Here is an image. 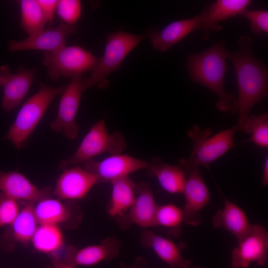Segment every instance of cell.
<instances>
[{"instance_id": "1", "label": "cell", "mask_w": 268, "mask_h": 268, "mask_svg": "<svg viewBox=\"0 0 268 268\" xmlns=\"http://www.w3.org/2000/svg\"><path fill=\"white\" fill-rule=\"evenodd\" d=\"M253 44L251 37L243 35L238 40L237 50L226 51V58L233 64L237 80V125L240 131L253 107L268 95V69L263 60L254 55Z\"/></svg>"}, {"instance_id": "2", "label": "cell", "mask_w": 268, "mask_h": 268, "mask_svg": "<svg viewBox=\"0 0 268 268\" xmlns=\"http://www.w3.org/2000/svg\"><path fill=\"white\" fill-rule=\"evenodd\" d=\"M227 49L224 40H221L201 53L189 54L186 67L191 82L204 86L216 95L218 110L237 113V97L227 92L224 87Z\"/></svg>"}, {"instance_id": "3", "label": "cell", "mask_w": 268, "mask_h": 268, "mask_svg": "<svg viewBox=\"0 0 268 268\" xmlns=\"http://www.w3.org/2000/svg\"><path fill=\"white\" fill-rule=\"evenodd\" d=\"M238 130L236 124L211 136L212 132L210 128L201 130L198 125H194L186 134L193 143L190 156L187 159H180L178 166L187 174L201 166L209 170L212 163L235 146L234 135Z\"/></svg>"}, {"instance_id": "4", "label": "cell", "mask_w": 268, "mask_h": 268, "mask_svg": "<svg viewBox=\"0 0 268 268\" xmlns=\"http://www.w3.org/2000/svg\"><path fill=\"white\" fill-rule=\"evenodd\" d=\"M66 85L52 87L41 84L38 91L22 105L4 138L17 149H20L34 131L48 107L62 95Z\"/></svg>"}, {"instance_id": "5", "label": "cell", "mask_w": 268, "mask_h": 268, "mask_svg": "<svg viewBox=\"0 0 268 268\" xmlns=\"http://www.w3.org/2000/svg\"><path fill=\"white\" fill-rule=\"evenodd\" d=\"M145 37L122 31L109 33L103 55L99 58L90 77L83 79L85 90L94 86L106 88L109 84V75L120 68L128 55Z\"/></svg>"}, {"instance_id": "6", "label": "cell", "mask_w": 268, "mask_h": 268, "mask_svg": "<svg viewBox=\"0 0 268 268\" xmlns=\"http://www.w3.org/2000/svg\"><path fill=\"white\" fill-rule=\"evenodd\" d=\"M126 146L122 133L119 131L109 132L104 120L102 119L93 125L75 152L61 161L60 168L65 170L104 153H122Z\"/></svg>"}, {"instance_id": "7", "label": "cell", "mask_w": 268, "mask_h": 268, "mask_svg": "<svg viewBox=\"0 0 268 268\" xmlns=\"http://www.w3.org/2000/svg\"><path fill=\"white\" fill-rule=\"evenodd\" d=\"M99 58L77 45L65 46L53 52H46L42 59L49 76L53 79L68 77L92 70Z\"/></svg>"}, {"instance_id": "8", "label": "cell", "mask_w": 268, "mask_h": 268, "mask_svg": "<svg viewBox=\"0 0 268 268\" xmlns=\"http://www.w3.org/2000/svg\"><path fill=\"white\" fill-rule=\"evenodd\" d=\"M85 90L81 75L72 77L62 94L57 117L50 124L52 130L62 133L70 140L76 139L78 134L79 127L75 119Z\"/></svg>"}, {"instance_id": "9", "label": "cell", "mask_w": 268, "mask_h": 268, "mask_svg": "<svg viewBox=\"0 0 268 268\" xmlns=\"http://www.w3.org/2000/svg\"><path fill=\"white\" fill-rule=\"evenodd\" d=\"M238 242L231 254L233 268H247L253 263L261 266L266 264L268 259V233L265 227L253 224L250 231Z\"/></svg>"}, {"instance_id": "10", "label": "cell", "mask_w": 268, "mask_h": 268, "mask_svg": "<svg viewBox=\"0 0 268 268\" xmlns=\"http://www.w3.org/2000/svg\"><path fill=\"white\" fill-rule=\"evenodd\" d=\"M99 183H112L140 170L147 169L148 162L127 154H117L100 161L91 159L82 163Z\"/></svg>"}, {"instance_id": "11", "label": "cell", "mask_w": 268, "mask_h": 268, "mask_svg": "<svg viewBox=\"0 0 268 268\" xmlns=\"http://www.w3.org/2000/svg\"><path fill=\"white\" fill-rule=\"evenodd\" d=\"M97 183L92 173L75 166L64 170L57 180L53 194L61 200H79L84 198Z\"/></svg>"}, {"instance_id": "12", "label": "cell", "mask_w": 268, "mask_h": 268, "mask_svg": "<svg viewBox=\"0 0 268 268\" xmlns=\"http://www.w3.org/2000/svg\"><path fill=\"white\" fill-rule=\"evenodd\" d=\"M75 31L74 25L62 22L57 27L44 29L22 40H10L8 49L10 52L40 50L53 52L66 46L67 36Z\"/></svg>"}, {"instance_id": "13", "label": "cell", "mask_w": 268, "mask_h": 268, "mask_svg": "<svg viewBox=\"0 0 268 268\" xmlns=\"http://www.w3.org/2000/svg\"><path fill=\"white\" fill-rule=\"evenodd\" d=\"M188 175L182 193L185 201L182 209L184 222L196 226L200 222V211L210 201L211 197L200 168L194 169Z\"/></svg>"}, {"instance_id": "14", "label": "cell", "mask_w": 268, "mask_h": 268, "mask_svg": "<svg viewBox=\"0 0 268 268\" xmlns=\"http://www.w3.org/2000/svg\"><path fill=\"white\" fill-rule=\"evenodd\" d=\"M121 243L114 236L103 239L98 244L80 249L70 247L64 261L74 267H89L117 257L120 252Z\"/></svg>"}, {"instance_id": "15", "label": "cell", "mask_w": 268, "mask_h": 268, "mask_svg": "<svg viewBox=\"0 0 268 268\" xmlns=\"http://www.w3.org/2000/svg\"><path fill=\"white\" fill-rule=\"evenodd\" d=\"M252 3L251 0H217L206 5L198 28L203 32V38L207 39L210 33L222 30L221 21L240 15Z\"/></svg>"}, {"instance_id": "16", "label": "cell", "mask_w": 268, "mask_h": 268, "mask_svg": "<svg viewBox=\"0 0 268 268\" xmlns=\"http://www.w3.org/2000/svg\"><path fill=\"white\" fill-rule=\"evenodd\" d=\"M202 16L201 10L193 17L174 21L161 30H153L147 36L149 37L153 48L165 53L191 32L198 29Z\"/></svg>"}, {"instance_id": "17", "label": "cell", "mask_w": 268, "mask_h": 268, "mask_svg": "<svg viewBox=\"0 0 268 268\" xmlns=\"http://www.w3.org/2000/svg\"><path fill=\"white\" fill-rule=\"evenodd\" d=\"M0 191L17 201L34 202L49 197L51 189H41L17 171H0Z\"/></svg>"}, {"instance_id": "18", "label": "cell", "mask_w": 268, "mask_h": 268, "mask_svg": "<svg viewBox=\"0 0 268 268\" xmlns=\"http://www.w3.org/2000/svg\"><path fill=\"white\" fill-rule=\"evenodd\" d=\"M0 69L4 76L1 106L3 110L9 112L18 106L26 95L33 81L35 69L22 68L14 73H10L6 66L1 67Z\"/></svg>"}, {"instance_id": "19", "label": "cell", "mask_w": 268, "mask_h": 268, "mask_svg": "<svg viewBox=\"0 0 268 268\" xmlns=\"http://www.w3.org/2000/svg\"><path fill=\"white\" fill-rule=\"evenodd\" d=\"M158 206L150 186L140 182L136 184L135 200L126 214L128 221L144 229L155 227Z\"/></svg>"}, {"instance_id": "20", "label": "cell", "mask_w": 268, "mask_h": 268, "mask_svg": "<svg viewBox=\"0 0 268 268\" xmlns=\"http://www.w3.org/2000/svg\"><path fill=\"white\" fill-rule=\"evenodd\" d=\"M142 246L152 250L168 268H193L191 262L182 255V249L171 240L145 230L141 235Z\"/></svg>"}, {"instance_id": "21", "label": "cell", "mask_w": 268, "mask_h": 268, "mask_svg": "<svg viewBox=\"0 0 268 268\" xmlns=\"http://www.w3.org/2000/svg\"><path fill=\"white\" fill-rule=\"evenodd\" d=\"M219 190L224 200V206L214 214L212 223L215 228H222L228 231L238 241L250 231L253 224L249 222L245 211L229 201L219 189Z\"/></svg>"}, {"instance_id": "22", "label": "cell", "mask_w": 268, "mask_h": 268, "mask_svg": "<svg viewBox=\"0 0 268 268\" xmlns=\"http://www.w3.org/2000/svg\"><path fill=\"white\" fill-rule=\"evenodd\" d=\"M148 163L149 173L156 178L164 191L170 194H182L187 178L179 166L165 163L158 157Z\"/></svg>"}, {"instance_id": "23", "label": "cell", "mask_w": 268, "mask_h": 268, "mask_svg": "<svg viewBox=\"0 0 268 268\" xmlns=\"http://www.w3.org/2000/svg\"><path fill=\"white\" fill-rule=\"evenodd\" d=\"M111 184L112 188L108 213L112 217H124L134 201L136 184L129 176L117 179Z\"/></svg>"}, {"instance_id": "24", "label": "cell", "mask_w": 268, "mask_h": 268, "mask_svg": "<svg viewBox=\"0 0 268 268\" xmlns=\"http://www.w3.org/2000/svg\"><path fill=\"white\" fill-rule=\"evenodd\" d=\"M30 243L37 252L55 257L63 249L65 239L60 226L39 224Z\"/></svg>"}, {"instance_id": "25", "label": "cell", "mask_w": 268, "mask_h": 268, "mask_svg": "<svg viewBox=\"0 0 268 268\" xmlns=\"http://www.w3.org/2000/svg\"><path fill=\"white\" fill-rule=\"evenodd\" d=\"M34 204V211L39 224L60 225L69 221L72 212L59 199L45 198Z\"/></svg>"}, {"instance_id": "26", "label": "cell", "mask_w": 268, "mask_h": 268, "mask_svg": "<svg viewBox=\"0 0 268 268\" xmlns=\"http://www.w3.org/2000/svg\"><path fill=\"white\" fill-rule=\"evenodd\" d=\"M39 225L34 202H26L9 227L13 239L18 243L26 244L30 243Z\"/></svg>"}, {"instance_id": "27", "label": "cell", "mask_w": 268, "mask_h": 268, "mask_svg": "<svg viewBox=\"0 0 268 268\" xmlns=\"http://www.w3.org/2000/svg\"><path fill=\"white\" fill-rule=\"evenodd\" d=\"M19 3L21 24L28 36L43 30L47 23L37 0H22Z\"/></svg>"}, {"instance_id": "28", "label": "cell", "mask_w": 268, "mask_h": 268, "mask_svg": "<svg viewBox=\"0 0 268 268\" xmlns=\"http://www.w3.org/2000/svg\"><path fill=\"white\" fill-rule=\"evenodd\" d=\"M241 131L251 134L246 141L264 148L268 147V113L249 115L244 122Z\"/></svg>"}, {"instance_id": "29", "label": "cell", "mask_w": 268, "mask_h": 268, "mask_svg": "<svg viewBox=\"0 0 268 268\" xmlns=\"http://www.w3.org/2000/svg\"><path fill=\"white\" fill-rule=\"evenodd\" d=\"M184 222L182 208L173 203L158 206L155 218V226H162L178 232Z\"/></svg>"}, {"instance_id": "30", "label": "cell", "mask_w": 268, "mask_h": 268, "mask_svg": "<svg viewBox=\"0 0 268 268\" xmlns=\"http://www.w3.org/2000/svg\"><path fill=\"white\" fill-rule=\"evenodd\" d=\"M81 2L79 0H58L57 10L63 23L74 25L81 14Z\"/></svg>"}, {"instance_id": "31", "label": "cell", "mask_w": 268, "mask_h": 268, "mask_svg": "<svg viewBox=\"0 0 268 268\" xmlns=\"http://www.w3.org/2000/svg\"><path fill=\"white\" fill-rule=\"evenodd\" d=\"M250 23L251 32L257 35L268 33V11L264 9L246 8L240 14Z\"/></svg>"}, {"instance_id": "32", "label": "cell", "mask_w": 268, "mask_h": 268, "mask_svg": "<svg viewBox=\"0 0 268 268\" xmlns=\"http://www.w3.org/2000/svg\"><path fill=\"white\" fill-rule=\"evenodd\" d=\"M20 208L18 201L0 192V228L10 226Z\"/></svg>"}, {"instance_id": "33", "label": "cell", "mask_w": 268, "mask_h": 268, "mask_svg": "<svg viewBox=\"0 0 268 268\" xmlns=\"http://www.w3.org/2000/svg\"><path fill=\"white\" fill-rule=\"evenodd\" d=\"M38 4L41 9L46 23L52 24L58 0H38Z\"/></svg>"}, {"instance_id": "34", "label": "cell", "mask_w": 268, "mask_h": 268, "mask_svg": "<svg viewBox=\"0 0 268 268\" xmlns=\"http://www.w3.org/2000/svg\"><path fill=\"white\" fill-rule=\"evenodd\" d=\"M52 262L54 268H75L71 265L56 257L53 258Z\"/></svg>"}, {"instance_id": "35", "label": "cell", "mask_w": 268, "mask_h": 268, "mask_svg": "<svg viewBox=\"0 0 268 268\" xmlns=\"http://www.w3.org/2000/svg\"><path fill=\"white\" fill-rule=\"evenodd\" d=\"M263 186H268V158L266 157L264 162V165L263 170L262 178L261 181Z\"/></svg>"}, {"instance_id": "36", "label": "cell", "mask_w": 268, "mask_h": 268, "mask_svg": "<svg viewBox=\"0 0 268 268\" xmlns=\"http://www.w3.org/2000/svg\"><path fill=\"white\" fill-rule=\"evenodd\" d=\"M4 79L3 74L0 69V85H2Z\"/></svg>"}, {"instance_id": "37", "label": "cell", "mask_w": 268, "mask_h": 268, "mask_svg": "<svg viewBox=\"0 0 268 268\" xmlns=\"http://www.w3.org/2000/svg\"><path fill=\"white\" fill-rule=\"evenodd\" d=\"M193 268H203L200 267H193Z\"/></svg>"}, {"instance_id": "38", "label": "cell", "mask_w": 268, "mask_h": 268, "mask_svg": "<svg viewBox=\"0 0 268 268\" xmlns=\"http://www.w3.org/2000/svg\"><path fill=\"white\" fill-rule=\"evenodd\" d=\"M123 268H126L125 267H123Z\"/></svg>"}]
</instances>
